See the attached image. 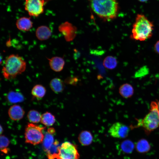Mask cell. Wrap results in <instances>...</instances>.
<instances>
[{"label":"cell","mask_w":159,"mask_h":159,"mask_svg":"<svg viewBox=\"0 0 159 159\" xmlns=\"http://www.w3.org/2000/svg\"><path fill=\"white\" fill-rule=\"evenodd\" d=\"M45 0H25V9L31 16L37 17L44 11Z\"/></svg>","instance_id":"52a82bcc"},{"label":"cell","mask_w":159,"mask_h":159,"mask_svg":"<svg viewBox=\"0 0 159 159\" xmlns=\"http://www.w3.org/2000/svg\"><path fill=\"white\" fill-rule=\"evenodd\" d=\"M134 147L133 143L130 140L123 141L120 144V148L121 150L126 153H131Z\"/></svg>","instance_id":"603a6c76"},{"label":"cell","mask_w":159,"mask_h":159,"mask_svg":"<svg viewBox=\"0 0 159 159\" xmlns=\"http://www.w3.org/2000/svg\"><path fill=\"white\" fill-rule=\"evenodd\" d=\"M138 122V126L143 127L147 133L150 132L159 126V112L156 102L151 103L150 111L143 120Z\"/></svg>","instance_id":"277c9868"},{"label":"cell","mask_w":159,"mask_h":159,"mask_svg":"<svg viewBox=\"0 0 159 159\" xmlns=\"http://www.w3.org/2000/svg\"><path fill=\"white\" fill-rule=\"evenodd\" d=\"M16 24L18 29L24 31H29L33 26V23L30 18L25 17L18 19L16 20Z\"/></svg>","instance_id":"8fae6325"},{"label":"cell","mask_w":159,"mask_h":159,"mask_svg":"<svg viewBox=\"0 0 159 159\" xmlns=\"http://www.w3.org/2000/svg\"><path fill=\"white\" fill-rule=\"evenodd\" d=\"M47 132L53 134L55 132V130L54 128L50 127L48 129Z\"/></svg>","instance_id":"4316f807"},{"label":"cell","mask_w":159,"mask_h":159,"mask_svg":"<svg viewBox=\"0 0 159 159\" xmlns=\"http://www.w3.org/2000/svg\"><path fill=\"white\" fill-rule=\"evenodd\" d=\"M50 68L56 72H59L63 69L65 62L64 59L60 57H54L48 58Z\"/></svg>","instance_id":"30bf717a"},{"label":"cell","mask_w":159,"mask_h":159,"mask_svg":"<svg viewBox=\"0 0 159 159\" xmlns=\"http://www.w3.org/2000/svg\"><path fill=\"white\" fill-rule=\"evenodd\" d=\"M157 107L158 110L159 112V101L156 102Z\"/></svg>","instance_id":"83f0119b"},{"label":"cell","mask_w":159,"mask_h":159,"mask_svg":"<svg viewBox=\"0 0 159 159\" xmlns=\"http://www.w3.org/2000/svg\"><path fill=\"white\" fill-rule=\"evenodd\" d=\"M35 34L36 37L39 40L43 41L49 38L52 35V31L48 27L42 25L37 28Z\"/></svg>","instance_id":"7c38bea8"},{"label":"cell","mask_w":159,"mask_h":159,"mask_svg":"<svg viewBox=\"0 0 159 159\" xmlns=\"http://www.w3.org/2000/svg\"><path fill=\"white\" fill-rule=\"evenodd\" d=\"M119 92L123 97L125 98H129L133 94V88L130 84H124L120 87L119 88Z\"/></svg>","instance_id":"2e32d148"},{"label":"cell","mask_w":159,"mask_h":159,"mask_svg":"<svg viewBox=\"0 0 159 159\" xmlns=\"http://www.w3.org/2000/svg\"><path fill=\"white\" fill-rule=\"evenodd\" d=\"M149 69L146 66L141 67L138 70L135 74L136 77H140L146 75L148 73Z\"/></svg>","instance_id":"d4e9b609"},{"label":"cell","mask_w":159,"mask_h":159,"mask_svg":"<svg viewBox=\"0 0 159 159\" xmlns=\"http://www.w3.org/2000/svg\"><path fill=\"white\" fill-rule=\"evenodd\" d=\"M139 1L142 2H145L147 1L148 0H138Z\"/></svg>","instance_id":"f1b7e54d"},{"label":"cell","mask_w":159,"mask_h":159,"mask_svg":"<svg viewBox=\"0 0 159 159\" xmlns=\"http://www.w3.org/2000/svg\"><path fill=\"white\" fill-rule=\"evenodd\" d=\"M25 114L23 109L19 105H14L9 109L8 114L11 119L14 120H18L22 118Z\"/></svg>","instance_id":"9c48e42d"},{"label":"cell","mask_w":159,"mask_h":159,"mask_svg":"<svg viewBox=\"0 0 159 159\" xmlns=\"http://www.w3.org/2000/svg\"><path fill=\"white\" fill-rule=\"evenodd\" d=\"M80 155L76 145L66 141L58 148L57 153L51 159H79Z\"/></svg>","instance_id":"8992f818"},{"label":"cell","mask_w":159,"mask_h":159,"mask_svg":"<svg viewBox=\"0 0 159 159\" xmlns=\"http://www.w3.org/2000/svg\"><path fill=\"white\" fill-rule=\"evenodd\" d=\"M53 134L47 132L44 136L43 141V146L45 151L46 152L53 145L54 142Z\"/></svg>","instance_id":"ffe728a7"},{"label":"cell","mask_w":159,"mask_h":159,"mask_svg":"<svg viewBox=\"0 0 159 159\" xmlns=\"http://www.w3.org/2000/svg\"><path fill=\"white\" fill-rule=\"evenodd\" d=\"M78 139L82 145L86 146L90 145L93 141V137L91 133L88 130L82 131L79 135Z\"/></svg>","instance_id":"4fadbf2b"},{"label":"cell","mask_w":159,"mask_h":159,"mask_svg":"<svg viewBox=\"0 0 159 159\" xmlns=\"http://www.w3.org/2000/svg\"><path fill=\"white\" fill-rule=\"evenodd\" d=\"M154 49L155 52L159 54V40L155 44L154 46Z\"/></svg>","instance_id":"484cf974"},{"label":"cell","mask_w":159,"mask_h":159,"mask_svg":"<svg viewBox=\"0 0 159 159\" xmlns=\"http://www.w3.org/2000/svg\"><path fill=\"white\" fill-rule=\"evenodd\" d=\"M55 121V116L49 112H47L41 115L40 122L46 126L52 125Z\"/></svg>","instance_id":"e0dca14e"},{"label":"cell","mask_w":159,"mask_h":159,"mask_svg":"<svg viewBox=\"0 0 159 159\" xmlns=\"http://www.w3.org/2000/svg\"><path fill=\"white\" fill-rule=\"evenodd\" d=\"M26 67V62L21 57L17 54H11L5 60L2 69V74L7 80L14 79L24 72Z\"/></svg>","instance_id":"3957f363"},{"label":"cell","mask_w":159,"mask_h":159,"mask_svg":"<svg viewBox=\"0 0 159 159\" xmlns=\"http://www.w3.org/2000/svg\"><path fill=\"white\" fill-rule=\"evenodd\" d=\"M9 143L7 138L3 135L0 136V149L1 151L5 153H7L9 149L7 148Z\"/></svg>","instance_id":"cb8c5ba5"},{"label":"cell","mask_w":159,"mask_h":159,"mask_svg":"<svg viewBox=\"0 0 159 159\" xmlns=\"http://www.w3.org/2000/svg\"><path fill=\"white\" fill-rule=\"evenodd\" d=\"M154 25L144 14H138L132 25L131 38L136 40L145 41L152 36Z\"/></svg>","instance_id":"7a4b0ae2"},{"label":"cell","mask_w":159,"mask_h":159,"mask_svg":"<svg viewBox=\"0 0 159 159\" xmlns=\"http://www.w3.org/2000/svg\"><path fill=\"white\" fill-rule=\"evenodd\" d=\"M3 131V128H2L1 126H0V133L1 134Z\"/></svg>","instance_id":"f546056e"},{"label":"cell","mask_w":159,"mask_h":159,"mask_svg":"<svg viewBox=\"0 0 159 159\" xmlns=\"http://www.w3.org/2000/svg\"><path fill=\"white\" fill-rule=\"evenodd\" d=\"M49 85L51 90L56 93L62 92L65 88L63 82L60 79L58 78L52 79L50 82Z\"/></svg>","instance_id":"5bb4252c"},{"label":"cell","mask_w":159,"mask_h":159,"mask_svg":"<svg viewBox=\"0 0 159 159\" xmlns=\"http://www.w3.org/2000/svg\"><path fill=\"white\" fill-rule=\"evenodd\" d=\"M6 98L9 103L12 104L21 102L24 100V96L21 93L13 91L8 93Z\"/></svg>","instance_id":"9a60e30c"},{"label":"cell","mask_w":159,"mask_h":159,"mask_svg":"<svg viewBox=\"0 0 159 159\" xmlns=\"http://www.w3.org/2000/svg\"><path fill=\"white\" fill-rule=\"evenodd\" d=\"M92 11L99 17L106 20L115 18L118 10L117 0H88Z\"/></svg>","instance_id":"6da1fadb"},{"label":"cell","mask_w":159,"mask_h":159,"mask_svg":"<svg viewBox=\"0 0 159 159\" xmlns=\"http://www.w3.org/2000/svg\"><path fill=\"white\" fill-rule=\"evenodd\" d=\"M46 92V90L45 87L39 84L35 85L31 91L32 95L34 97L38 99L43 97L45 95Z\"/></svg>","instance_id":"ac0fdd59"},{"label":"cell","mask_w":159,"mask_h":159,"mask_svg":"<svg viewBox=\"0 0 159 159\" xmlns=\"http://www.w3.org/2000/svg\"><path fill=\"white\" fill-rule=\"evenodd\" d=\"M117 63L116 58L111 56H109L105 57L103 62L104 67L109 69H115L117 65Z\"/></svg>","instance_id":"7402d4cb"},{"label":"cell","mask_w":159,"mask_h":159,"mask_svg":"<svg viewBox=\"0 0 159 159\" xmlns=\"http://www.w3.org/2000/svg\"><path fill=\"white\" fill-rule=\"evenodd\" d=\"M45 127H43L33 123H28L25 131V142L36 145L43 142L44 135L42 130Z\"/></svg>","instance_id":"5b68a950"},{"label":"cell","mask_w":159,"mask_h":159,"mask_svg":"<svg viewBox=\"0 0 159 159\" xmlns=\"http://www.w3.org/2000/svg\"><path fill=\"white\" fill-rule=\"evenodd\" d=\"M130 131L129 128L125 125L119 122L113 124L108 130V133L112 137L123 138L126 137Z\"/></svg>","instance_id":"ba28073f"},{"label":"cell","mask_w":159,"mask_h":159,"mask_svg":"<svg viewBox=\"0 0 159 159\" xmlns=\"http://www.w3.org/2000/svg\"><path fill=\"white\" fill-rule=\"evenodd\" d=\"M42 115L38 111L32 110L29 111L27 114V117L31 123H37L41 121Z\"/></svg>","instance_id":"44dd1931"},{"label":"cell","mask_w":159,"mask_h":159,"mask_svg":"<svg viewBox=\"0 0 159 159\" xmlns=\"http://www.w3.org/2000/svg\"><path fill=\"white\" fill-rule=\"evenodd\" d=\"M136 148L139 152L144 153L148 152L150 150V146L147 140L145 139H141L137 143Z\"/></svg>","instance_id":"d6986e66"}]
</instances>
